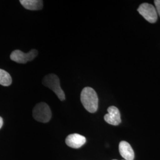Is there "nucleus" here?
Masks as SVG:
<instances>
[{
	"instance_id": "f257e3e1",
	"label": "nucleus",
	"mask_w": 160,
	"mask_h": 160,
	"mask_svg": "<svg viewBox=\"0 0 160 160\" xmlns=\"http://www.w3.org/2000/svg\"><path fill=\"white\" fill-rule=\"evenodd\" d=\"M81 102L84 108L90 113H95L98 109V98L95 90L87 87L81 93Z\"/></svg>"
},
{
	"instance_id": "f03ea898",
	"label": "nucleus",
	"mask_w": 160,
	"mask_h": 160,
	"mask_svg": "<svg viewBox=\"0 0 160 160\" xmlns=\"http://www.w3.org/2000/svg\"><path fill=\"white\" fill-rule=\"evenodd\" d=\"M42 82L44 86L50 88L56 94L60 100H65V93L61 87L59 78L57 75L53 74L47 75L43 78Z\"/></svg>"
},
{
	"instance_id": "7ed1b4c3",
	"label": "nucleus",
	"mask_w": 160,
	"mask_h": 160,
	"mask_svg": "<svg viewBox=\"0 0 160 160\" xmlns=\"http://www.w3.org/2000/svg\"><path fill=\"white\" fill-rule=\"evenodd\" d=\"M33 116L34 119L38 122L47 123L51 119V110L46 103H38L33 110Z\"/></svg>"
},
{
	"instance_id": "20e7f679",
	"label": "nucleus",
	"mask_w": 160,
	"mask_h": 160,
	"mask_svg": "<svg viewBox=\"0 0 160 160\" xmlns=\"http://www.w3.org/2000/svg\"><path fill=\"white\" fill-rule=\"evenodd\" d=\"M138 12L149 23H154L157 20L158 14L156 9L150 4L143 3L141 4L138 8Z\"/></svg>"
},
{
	"instance_id": "39448f33",
	"label": "nucleus",
	"mask_w": 160,
	"mask_h": 160,
	"mask_svg": "<svg viewBox=\"0 0 160 160\" xmlns=\"http://www.w3.org/2000/svg\"><path fill=\"white\" fill-rule=\"evenodd\" d=\"M38 52L36 49H32L28 53H24L20 50H15L10 55L12 61L18 63H26L32 61L37 57Z\"/></svg>"
},
{
	"instance_id": "423d86ee",
	"label": "nucleus",
	"mask_w": 160,
	"mask_h": 160,
	"mask_svg": "<svg viewBox=\"0 0 160 160\" xmlns=\"http://www.w3.org/2000/svg\"><path fill=\"white\" fill-rule=\"evenodd\" d=\"M108 113L104 117L105 121L110 125L117 126L121 122L120 113L119 109L115 106H110L108 109Z\"/></svg>"
},
{
	"instance_id": "0eeeda50",
	"label": "nucleus",
	"mask_w": 160,
	"mask_h": 160,
	"mask_svg": "<svg viewBox=\"0 0 160 160\" xmlns=\"http://www.w3.org/2000/svg\"><path fill=\"white\" fill-rule=\"evenodd\" d=\"M86 142V138L78 133L69 135L65 139L66 144L72 148H79L84 145Z\"/></svg>"
},
{
	"instance_id": "6e6552de",
	"label": "nucleus",
	"mask_w": 160,
	"mask_h": 160,
	"mask_svg": "<svg viewBox=\"0 0 160 160\" xmlns=\"http://www.w3.org/2000/svg\"><path fill=\"white\" fill-rule=\"evenodd\" d=\"M119 152L125 160H133L135 157L134 151L131 145L126 141H121L119 146Z\"/></svg>"
},
{
	"instance_id": "1a4fd4ad",
	"label": "nucleus",
	"mask_w": 160,
	"mask_h": 160,
	"mask_svg": "<svg viewBox=\"0 0 160 160\" xmlns=\"http://www.w3.org/2000/svg\"><path fill=\"white\" fill-rule=\"evenodd\" d=\"M20 4L29 10H40L43 8V1L40 0H21Z\"/></svg>"
},
{
	"instance_id": "9d476101",
	"label": "nucleus",
	"mask_w": 160,
	"mask_h": 160,
	"mask_svg": "<svg viewBox=\"0 0 160 160\" xmlns=\"http://www.w3.org/2000/svg\"><path fill=\"white\" fill-rule=\"evenodd\" d=\"M12 82V77L5 70L0 69V84L3 86H9Z\"/></svg>"
},
{
	"instance_id": "9b49d317",
	"label": "nucleus",
	"mask_w": 160,
	"mask_h": 160,
	"mask_svg": "<svg viewBox=\"0 0 160 160\" xmlns=\"http://www.w3.org/2000/svg\"><path fill=\"white\" fill-rule=\"evenodd\" d=\"M154 4L155 5V9L157 12L160 16V0H155L154 1Z\"/></svg>"
},
{
	"instance_id": "f8f14e48",
	"label": "nucleus",
	"mask_w": 160,
	"mask_h": 160,
	"mask_svg": "<svg viewBox=\"0 0 160 160\" xmlns=\"http://www.w3.org/2000/svg\"><path fill=\"white\" fill-rule=\"evenodd\" d=\"M2 125H3V120H2V118L0 117V129L2 128Z\"/></svg>"
},
{
	"instance_id": "ddd939ff",
	"label": "nucleus",
	"mask_w": 160,
	"mask_h": 160,
	"mask_svg": "<svg viewBox=\"0 0 160 160\" xmlns=\"http://www.w3.org/2000/svg\"></svg>"
}]
</instances>
